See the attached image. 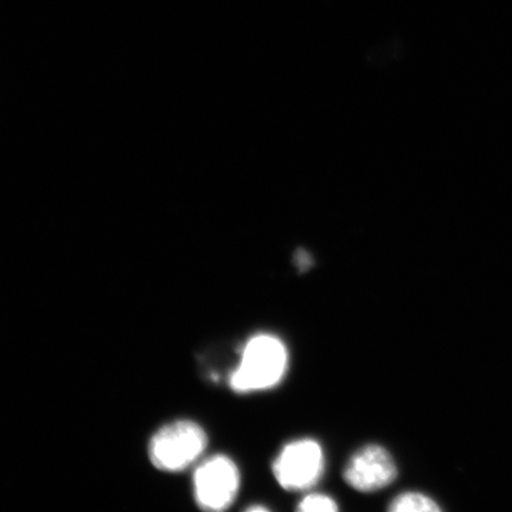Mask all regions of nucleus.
<instances>
[{"label": "nucleus", "mask_w": 512, "mask_h": 512, "mask_svg": "<svg viewBox=\"0 0 512 512\" xmlns=\"http://www.w3.org/2000/svg\"><path fill=\"white\" fill-rule=\"evenodd\" d=\"M288 350L283 339L273 334H256L241 350V358L229 376V386L238 394H251L272 389L287 373Z\"/></svg>", "instance_id": "obj_1"}, {"label": "nucleus", "mask_w": 512, "mask_h": 512, "mask_svg": "<svg viewBox=\"0 0 512 512\" xmlns=\"http://www.w3.org/2000/svg\"><path fill=\"white\" fill-rule=\"evenodd\" d=\"M208 446V435L194 421L172 422L159 430L151 440L150 459L159 470L178 472L200 458Z\"/></svg>", "instance_id": "obj_2"}, {"label": "nucleus", "mask_w": 512, "mask_h": 512, "mask_svg": "<svg viewBox=\"0 0 512 512\" xmlns=\"http://www.w3.org/2000/svg\"><path fill=\"white\" fill-rule=\"evenodd\" d=\"M272 469L281 488L292 492L310 490L324 475L323 447L311 438L293 440L281 448Z\"/></svg>", "instance_id": "obj_3"}, {"label": "nucleus", "mask_w": 512, "mask_h": 512, "mask_svg": "<svg viewBox=\"0 0 512 512\" xmlns=\"http://www.w3.org/2000/svg\"><path fill=\"white\" fill-rule=\"evenodd\" d=\"M240 486L239 466L223 454L204 460L194 473V496L203 510L229 509L238 498Z\"/></svg>", "instance_id": "obj_4"}, {"label": "nucleus", "mask_w": 512, "mask_h": 512, "mask_svg": "<svg viewBox=\"0 0 512 512\" xmlns=\"http://www.w3.org/2000/svg\"><path fill=\"white\" fill-rule=\"evenodd\" d=\"M392 454L381 445L369 444L357 450L345 464L343 478L350 488L360 492L386 489L398 478Z\"/></svg>", "instance_id": "obj_5"}, {"label": "nucleus", "mask_w": 512, "mask_h": 512, "mask_svg": "<svg viewBox=\"0 0 512 512\" xmlns=\"http://www.w3.org/2000/svg\"><path fill=\"white\" fill-rule=\"evenodd\" d=\"M388 510L392 512H438L441 511V508L434 499L420 494V492H403L390 502Z\"/></svg>", "instance_id": "obj_6"}, {"label": "nucleus", "mask_w": 512, "mask_h": 512, "mask_svg": "<svg viewBox=\"0 0 512 512\" xmlns=\"http://www.w3.org/2000/svg\"><path fill=\"white\" fill-rule=\"evenodd\" d=\"M300 512H336L339 510L334 498L324 494H310L300 501L298 508Z\"/></svg>", "instance_id": "obj_7"}, {"label": "nucleus", "mask_w": 512, "mask_h": 512, "mask_svg": "<svg viewBox=\"0 0 512 512\" xmlns=\"http://www.w3.org/2000/svg\"><path fill=\"white\" fill-rule=\"evenodd\" d=\"M294 264L300 272L305 273L310 270L315 262H313L312 255L306 249L299 248L294 253Z\"/></svg>", "instance_id": "obj_8"}, {"label": "nucleus", "mask_w": 512, "mask_h": 512, "mask_svg": "<svg viewBox=\"0 0 512 512\" xmlns=\"http://www.w3.org/2000/svg\"><path fill=\"white\" fill-rule=\"evenodd\" d=\"M247 510L248 511H253V512H256V511H270V509H268L266 507H262V505H253V507L248 508Z\"/></svg>", "instance_id": "obj_9"}]
</instances>
